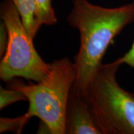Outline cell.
Wrapping results in <instances>:
<instances>
[{
	"mask_svg": "<svg viewBox=\"0 0 134 134\" xmlns=\"http://www.w3.org/2000/svg\"><path fill=\"white\" fill-rule=\"evenodd\" d=\"M67 16L72 27L79 31L80 45L74 58L76 78L72 90L85 96L89 83L102 63L107 48L122 29L134 21V3L108 8L88 0H72Z\"/></svg>",
	"mask_w": 134,
	"mask_h": 134,
	"instance_id": "6da1fadb",
	"label": "cell"
},
{
	"mask_svg": "<svg viewBox=\"0 0 134 134\" xmlns=\"http://www.w3.org/2000/svg\"><path fill=\"white\" fill-rule=\"evenodd\" d=\"M76 78L75 63L65 57L50 63L48 75L37 84L13 79L7 87L24 94L29 103L28 113L46 122L51 133L65 134L66 104Z\"/></svg>",
	"mask_w": 134,
	"mask_h": 134,
	"instance_id": "7a4b0ae2",
	"label": "cell"
},
{
	"mask_svg": "<svg viewBox=\"0 0 134 134\" xmlns=\"http://www.w3.org/2000/svg\"><path fill=\"white\" fill-rule=\"evenodd\" d=\"M121 65L118 59L102 64L85 92L103 134H134V93L116 80Z\"/></svg>",
	"mask_w": 134,
	"mask_h": 134,
	"instance_id": "3957f363",
	"label": "cell"
},
{
	"mask_svg": "<svg viewBox=\"0 0 134 134\" xmlns=\"http://www.w3.org/2000/svg\"><path fill=\"white\" fill-rule=\"evenodd\" d=\"M0 16L9 34L7 50L0 63V78L6 83L16 77L42 81L49 72L50 63L45 62L37 52L33 39L11 0L1 3Z\"/></svg>",
	"mask_w": 134,
	"mask_h": 134,
	"instance_id": "277c9868",
	"label": "cell"
},
{
	"mask_svg": "<svg viewBox=\"0 0 134 134\" xmlns=\"http://www.w3.org/2000/svg\"><path fill=\"white\" fill-rule=\"evenodd\" d=\"M65 134H103L86 97L72 89L66 104Z\"/></svg>",
	"mask_w": 134,
	"mask_h": 134,
	"instance_id": "5b68a950",
	"label": "cell"
},
{
	"mask_svg": "<svg viewBox=\"0 0 134 134\" xmlns=\"http://www.w3.org/2000/svg\"><path fill=\"white\" fill-rule=\"evenodd\" d=\"M16 8L23 24L30 37L34 39L41 28L36 17L34 0H11Z\"/></svg>",
	"mask_w": 134,
	"mask_h": 134,
	"instance_id": "8992f818",
	"label": "cell"
},
{
	"mask_svg": "<svg viewBox=\"0 0 134 134\" xmlns=\"http://www.w3.org/2000/svg\"><path fill=\"white\" fill-rule=\"evenodd\" d=\"M36 3V17L41 25L52 26L57 23L55 10L52 5V0H34Z\"/></svg>",
	"mask_w": 134,
	"mask_h": 134,
	"instance_id": "52a82bcc",
	"label": "cell"
},
{
	"mask_svg": "<svg viewBox=\"0 0 134 134\" xmlns=\"http://www.w3.org/2000/svg\"><path fill=\"white\" fill-rule=\"evenodd\" d=\"M31 115L27 111L24 115L16 118L1 117L0 118V133L12 132L16 134L21 133L23 128L32 118Z\"/></svg>",
	"mask_w": 134,
	"mask_h": 134,
	"instance_id": "ba28073f",
	"label": "cell"
},
{
	"mask_svg": "<svg viewBox=\"0 0 134 134\" xmlns=\"http://www.w3.org/2000/svg\"><path fill=\"white\" fill-rule=\"evenodd\" d=\"M27 100V98L22 92L13 89H5L0 87V109L2 110L5 107L11 104Z\"/></svg>",
	"mask_w": 134,
	"mask_h": 134,
	"instance_id": "9c48e42d",
	"label": "cell"
},
{
	"mask_svg": "<svg viewBox=\"0 0 134 134\" xmlns=\"http://www.w3.org/2000/svg\"><path fill=\"white\" fill-rule=\"evenodd\" d=\"M9 43V34L6 25L3 21L0 24V57L4 56Z\"/></svg>",
	"mask_w": 134,
	"mask_h": 134,
	"instance_id": "30bf717a",
	"label": "cell"
},
{
	"mask_svg": "<svg viewBox=\"0 0 134 134\" xmlns=\"http://www.w3.org/2000/svg\"><path fill=\"white\" fill-rule=\"evenodd\" d=\"M118 60L122 64L125 63L134 68V41L130 49L124 56L118 58Z\"/></svg>",
	"mask_w": 134,
	"mask_h": 134,
	"instance_id": "8fae6325",
	"label": "cell"
},
{
	"mask_svg": "<svg viewBox=\"0 0 134 134\" xmlns=\"http://www.w3.org/2000/svg\"><path fill=\"white\" fill-rule=\"evenodd\" d=\"M37 133H51L50 130L48 125L45 122L41 120V122L39 124V127L37 132Z\"/></svg>",
	"mask_w": 134,
	"mask_h": 134,
	"instance_id": "7c38bea8",
	"label": "cell"
}]
</instances>
